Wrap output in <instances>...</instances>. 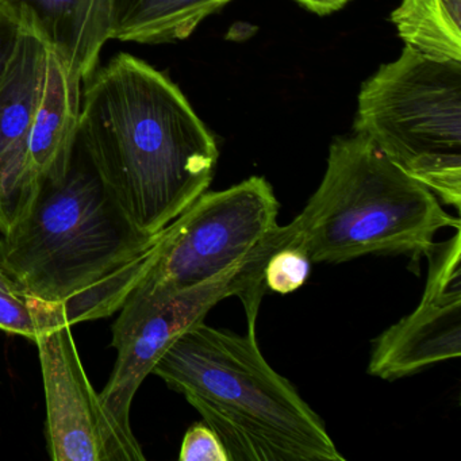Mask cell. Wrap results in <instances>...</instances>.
<instances>
[{
	"label": "cell",
	"mask_w": 461,
	"mask_h": 461,
	"mask_svg": "<svg viewBox=\"0 0 461 461\" xmlns=\"http://www.w3.org/2000/svg\"><path fill=\"white\" fill-rule=\"evenodd\" d=\"M391 21L406 47L436 61H461V0H402Z\"/></svg>",
	"instance_id": "cell-14"
},
{
	"label": "cell",
	"mask_w": 461,
	"mask_h": 461,
	"mask_svg": "<svg viewBox=\"0 0 461 461\" xmlns=\"http://www.w3.org/2000/svg\"><path fill=\"white\" fill-rule=\"evenodd\" d=\"M302 6L318 15H329L341 10L350 0H295Z\"/></svg>",
	"instance_id": "cell-19"
},
{
	"label": "cell",
	"mask_w": 461,
	"mask_h": 461,
	"mask_svg": "<svg viewBox=\"0 0 461 461\" xmlns=\"http://www.w3.org/2000/svg\"><path fill=\"white\" fill-rule=\"evenodd\" d=\"M44 37L80 85L98 67L110 39V0H0Z\"/></svg>",
	"instance_id": "cell-11"
},
{
	"label": "cell",
	"mask_w": 461,
	"mask_h": 461,
	"mask_svg": "<svg viewBox=\"0 0 461 461\" xmlns=\"http://www.w3.org/2000/svg\"><path fill=\"white\" fill-rule=\"evenodd\" d=\"M280 228L277 226L249 258L210 282L172 296L140 318L122 339L112 345L117 349V360L99 395L123 426L131 428V402L161 356L177 337L202 322L215 304L229 296H239L247 312L248 331L256 333L258 306L267 291V260L285 245Z\"/></svg>",
	"instance_id": "cell-7"
},
{
	"label": "cell",
	"mask_w": 461,
	"mask_h": 461,
	"mask_svg": "<svg viewBox=\"0 0 461 461\" xmlns=\"http://www.w3.org/2000/svg\"><path fill=\"white\" fill-rule=\"evenodd\" d=\"M312 260L295 247H283L272 253L264 269V285L272 293L291 294L309 279Z\"/></svg>",
	"instance_id": "cell-16"
},
{
	"label": "cell",
	"mask_w": 461,
	"mask_h": 461,
	"mask_svg": "<svg viewBox=\"0 0 461 461\" xmlns=\"http://www.w3.org/2000/svg\"><path fill=\"white\" fill-rule=\"evenodd\" d=\"M21 23L14 53L0 80V202L5 218L0 233L9 228L32 194L29 137L44 87L50 52V45L39 31L23 20Z\"/></svg>",
	"instance_id": "cell-10"
},
{
	"label": "cell",
	"mask_w": 461,
	"mask_h": 461,
	"mask_svg": "<svg viewBox=\"0 0 461 461\" xmlns=\"http://www.w3.org/2000/svg\"><path fill=\"white\" fill-rule=\"evenodd\" d=\"M21 28L23 23L18 15L0 2V80L5 77L10 59L14 53ZM4 226V212H2V202H0V230Z\"/></svg>",
	"instance_id": "cell-18"
},
{
	"label": "cell",
	"mask_w": 461,
	"mask_h": 461,
	"mask_svg": "<svg viewBox=\"0 0 461 461\" xmlns=\"http://www.w3.org/2000/svg\"><path fill=\"white\" fill-rule=\"evenodd\" d=\"M293 241L312 263L366 255L428 256L442 229H461L425 185L404 174L361 133L329 148L320 187L290 223Z\"/></svg>",
	"instance_id": "cell-4"
},
{
	"label": "cell",
	"mask_w": 461,
	"mask_h": 461,
	"mask_svg": "<svg viewBox=\"0 0 461 461\" xmlns=\"http://www.w3.org/2000/svg\"><path fill=\"white\" fill-rule=\"evenodd\" d=\"M355 131L460 212L461 61L430 60L404 45L361 86Z\"/></svg>",
	"instance_id": "cell-5"
},
{
	"label": "cell",
	"mask_w": 461,
	"mask_h": 461,
	"mask_svg": "<svg viewBox=\"0 0 461 461\" xmlns=\"http://www.w3.org/2000/svg\"><path fill=\"white\" fill-rule=\"evenodd\" d=\"M47 402V449L55 461H144L131 428L123 426L94 390L71 326L37 337Z\"/></svg>",
	"instance_id": "cell-8"
},
{
	"label": "cell",
	"mask_w": 461,
	"mask_h": 461,
	"mask_svg": "<svg viewBox=\"0 0 461 461\" xmlns=\"http://www.w3.org/2000/svg\"><path fill=\"white\" fill-rule=\"evenodd\" d=\"M160 234L140 233L77 142L60 175L37 180L0 237V267L23 290L60 304L69 325L121 310L158 255Z\"/></svg>",
	"instance_id": "cell-2"
},
{
	"label": "cell",
	"mask_w": 461,
	"mask_h": 461,
	"mask_svg": "<svg viewBox=\"0 0 461 461\" xmlns=\"http://www.w3.org/2000/svg\"><path fill=\"white\" fill-rule=\"evenodd\" d=\"M110 39L145 45L188 39L234 0H110Z\"/></svg>",
	"instance_id": "cell-13"
},
{
	"label": "cell",
	"mask_w": 461,
	"mask_h": 461,
	"mask_svg": "<svg viewBox=\"0 0 461 461\" xmlns=\"http://www.w3.org/2000/svg\"><path fill=\"white\" fill-rule=\"evenodd\" d=\"M180 461H229L220 437L206 422L194 423L183 438Z\"/></svg>",
	"instance_id": "cell-17"
},
{
	"label": "cell",
	"mask_w": 461,
	"mask_h": 461,
	"mask_svg": "<svg viewBox=\"0 0 461 461\" xmlns=\"http://www.w3.org/2000/svg\"><path fill=\"white\" fill-rule=\"evenodd\" d=\"M82 85L72 79L64 61L50 48L47 74L29 137L28 176L37 180L60 175L71 163L79 139Z\"/></svg>",
	"instance_id": "cell-12"
},
{
	"label": "cell",
	"mask_w": 461,
	"mask_h": 461,
	"mask_svg": "<svg viewBox=\"0 0 461 461\" xmlns=\"http://www.w3.org/2000/svg\"><path fill=\"white\" fill-rule=\"evenodd\" d=\"M220 437L229 461H344L322 418L264 358L256 333L191 326L152 371Z\"/></svg>",
	"instance_id": "cell-3"
},
{
	"label": "cell",
	"mask_w": 461,
	"mask_h": 461,
	"mask_svg": "<svg viewBox=\"0 0 461 461\" xmlns=\"http://www.w3.org/2000/svg\"><path fill=\"white\" fill-rule=\"evenodd\" d=\"M79 142L131 225L153 237L214 177L218 147L180 88L128 53L86 80Z\"/></svg>",
	"instance_id": "cell-1"
},
{
	"label": "cell",
	"mask_w": 461,
	"mask_h": 461,
	"mask_svg": "<svg viewBox=\"0 0 461 461\" xmlns=\"http://www.w3.org/2000/svg\"><path fill=\"white\" fill-rule=\"evenodd\" d=\"M279 209L274 188L261 176L202 194L161 230L158 258L121 307L112 345L172 296L249 258L279 226Z\"/></svg>",
	"instance_id": "cell-6"
},
{
	"label": "cell",
	"mask_w": 461,
	"mask_h": 461,
	"mask_svg": "<svg viewBox=\"0 0 461 461\" xmlns=\"http://www.w3.org/2000/svg\"><path fill=\"white\" fill-rule=\"evenodd\" d=\"M61 325H69L63 306L32 295L0 267V330L34 342Z\"/></svg>",
	"instance_id": "cell-15"
},
{
	"label": "cell",
	"mask_w": 461,
	"mask_h": 461,
	"mask_svg": "<svg viewBox=\"0 0 461 461\" xmlns=\"http://www.w3.org/2000/svg\"><path fill=\"white\" fill-rule=\"evenodd\" d=\"M429 274L414 312L374 341L368 374L383 380L411 376L461 353V233L434 244Z\"/></svg>",
	"instance_id": "cell-9"
}]
</instances>
